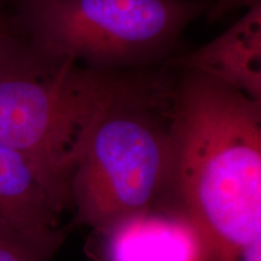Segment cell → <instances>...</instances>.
Returning <instances> with one entry per match:
<instances>
[{
    "instance_id": "6da1fadb",
    "label": "cell",
    "mask_w": 261,
    "mask_h": 261,
    "mask_svg": "<svg viewBox=\"0 0 261 261\" xmlns=\"http://www.w3.org/2000/svg\"><path fill=\"white\" fill-rule=\"evenodd\" d=\"M174 70L166 207L195 224L211 261L261 242V102Z\"/></svg>"
},
{
    "instance_id": "7a4b0ae2",
    "label": "cell",
    "mask_w": 261,
    "mask_h": 261,
    "mask_svg": "<svg viewBox=\"0 0 261 261\" xmlns=\"http://www.w3.org/2000/svg\"><path fill=\"white\" fill-rule=\"evenodd\" d=\"M175 70L125 71L71 173L75 223L102 232L117 221L166 207L172 168Z\"/></svg>"
},
{
    "instance_id": "3957f363",
    "label": "cell",
    "mask_w": 261,
    "mask_h": 261,
    "mask_svg": "<svg viewBox=\"0 0 261 261\" xmlns=\"http://www.w3.org/2000/svg\"><path fill=\"white\" fill-rule=\"evenodd\" d=\"M213 0H16L19 34L39 52L107 73L165 64Z\"/></svg>"
},
{
    "instance_id": "277c9868",
    "label": "cell",
    "mask_w": 261,
    "mask_h": 261,
    "mask_svg": "<svg viewBox=\"0 0 261 261\" xmlns=\"http://www.w3.org/2000/svg\"><path fill=\"white\" fill-rule=\"evenodd\" d=\"M123 73L55 60L18 32L10 35L0 42V146L46 163L70 181L87 136Z\"/></svg>"
},
{
    "instance_id": "5b68a950",
    "label": "cell",
    "mask_w": 261,
    "mask_h": 261,
    "mask_svg": "<svg viewBox=\"0 0 261 261\" xmlns=\"http://www.w3.org/2000/svg\"><path fill=\"white\" fill-rule=\"evenodd\" d=\"M69 179L46 163L0 146V223L28 233L63 231Z\"/></svg>"
},
{
    "instance_id": "8992f818",
    "label": "cell",
    "mask_w": 261,
    "mask_h": 261,
    "mask_svg": "<svg viewBox=\"0 0 261 261\" xmlns=\"http://www.w3.org/2000/svg\"><path fill=\"white\" fill-rule=\"evenodd\" d=\"M98 233L104 261H208L198 228L172 207L130 215Z\"/></svg>"
},
{
    "instance_id": "52a82bcc",
    "label": "cell",
    "mask_w": 261,
    "mask_h": 261,
    "mask_svg": "<svg viewBox=\"0 0 261 261\" xmlns=\"http://www.w3.org/2000/svg\"><path fill=\"white\" fill-rule=\"evenodd\" d=\"M166 64L210 77L261 102V4L201 47Z\"/></svg>"
},
{
    "instance_id": "ba28073f",
    "label": "cell",
    "mask_w": 261,
    "mask_h": 261,
    "mask_svg": "<svg viewBox=\"0 0 261 261\" xmlns=\"http://www.w3.org/2000/svg\"><path fill=\"white\" fill-rule=\"evenodd\" d=\"M64 233H28L0 223V261H50Z\"/></svg>"
},
{
    "instance_id": "9c48e42d",
    "label": "cell",
    "mask_w": 261,
    "mask_h": 261,
    "mask_svg": "<svg viewBox=\"0 0 261 261\" xmlns=\"http://www.w3.org/2000/svg\"><path fill=\"white\" fill-rule=\"evenodd\" d=\"M257 4H261V0H213L207 11V17L211 22H217L236 10H247Z\"/></svg>"
},
{
    "instance_id": "30bf717a",
    "label": "cell",
    "mask_w": 261,
    "mask_h": 261,
    "mask_svg": "<svg viewBox=\"0 0 261 261\" xmlns=\"http://www.w3.org/2000/svg\"><path fill=\"white\" fill-rule=\"evenodd\" d=\"M16 32H17V28L15 27L14 18L10 10L0 6V41L15 34Z\"/></svg>"
},
{
    "instance_id": "8fae6325",
    "label": "cell",
    "mask_w": 261,
    "mask_h": 261,
    "mask_svg": "<svg viewBox=\"0 0 261 261\" xmlns=\"http://www.w3.org/2000/svg\"><path fill=\"white\" fill-rule=\"evenodd\" d=\"M16 0H0V6H3V8L5 9H10V6H11Z\"/></svg>"
}]
</instances>
